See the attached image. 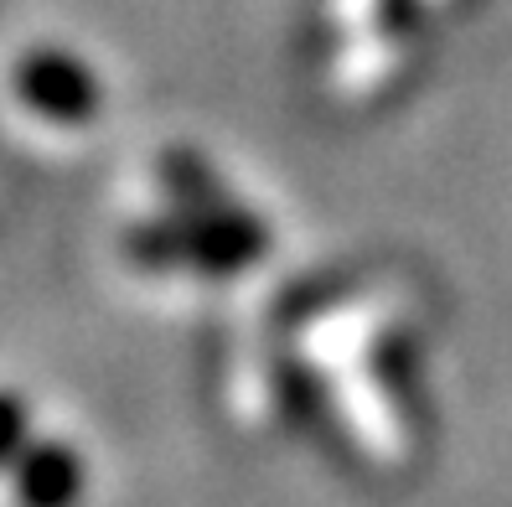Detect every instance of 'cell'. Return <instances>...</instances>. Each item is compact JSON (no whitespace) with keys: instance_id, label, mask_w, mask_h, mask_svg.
I'll return each instance as SVG.
<instances>
[{"instance_id":"cell-1","label":"cell","mask_w":512,"mask_h":507,"mask_svg":"<svg viewBox=\"0 0 512 507\" xmlns=\"http://www.w3.org/2000/svg\"><path fill=\"white\" fill-rule=\"evenodd\" d=\"M16 83H21V99L37 114L57 119V125H73V119H88L99 109V88L88 78V68L63 52H32Z\"/></svg>"},{"instance_id":"cell-2","label":"cell","mask_w":512,"mask_h":507,"mask_svg":"<svg viewBox=\"0 0 512 507\" xmlns=\"http://www.w3.org/2000/svg\"><path fill=\"white\" fill-rule=\"evenodd\" d=\"M83 492V466L63 445H37L16 456V502L21 507H73Z\"/></svg>"},{"instance_id":"cell-3","label":"cell","mask_w":512,"mask_h":507,"mask_svg":"<svg viewBox=\"0 0 512 507\" xmlns=\"http://www.w3.org/2000/svg\"><path fill=\"white\" fill-rule=\"evenodd\" d=\"M21 440H26V409L21 399L0 394V466H11L21 456Z\"/></svg>"}]
</instances>
